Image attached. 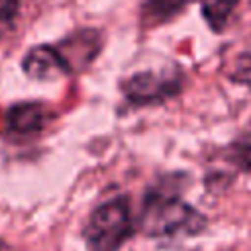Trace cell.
<instances>
[{"mask_svg": "<svg viewBox=\"0 0 251 251\" xmlns=\"http://www.w3.org/2000/svg\"><path fill=\"white\" fill-rule=\"evenodd\" d=\"M131 233L133 222L126 196L100 204L90 214L84 227V239L90 251H120Z\"/></svg>", "mask_w": 251, "mask_h": 251, "instance_id": "7a4b0ae2", "label": "cell"}, {"mask_svg": "<svg viewBox=\"0 0 251 251\" xmlns=\"http://www.w3.org/2000/svg\"><path fill=\"white\" fill-rule=\"evenodd\" d=\"M184 73L180 67L173 65L159 71H141L129 76L122 84V92L129 104L147 106V104H161L182 90Z\"/></svg>", "mask_w": 251, "mask_h": 251, "instance_id": "3957f363", "label": "cell"}, {"mask_svg": "<svg viewBox=\"0 0 251 251\" xmlns=\"http://www.w3.org/2000/svg\"><path fill=\"white\" fill-rule=\"evenodd\" d=\"M100 49V35L94 29H80L57 45V51L69 73L84 69Z\"/></svg>", "mask_w": 251, "mask_h": 251, "instance_id": "5b68a950", "label": "cell"}, {"mask_svg": "<svg viewBox=\"0 0 251 251\" xmlns=\"http://www.w3.org/2000/svg\"><path fill=\"white\" fill-rule=\"evenodd\" d=\"M200 4H202V16L210 25V29L222 31L231 12L239 4V0H200Z\"/></svg>", "mask_w": 251, "mask_h": 251, "instance_id": "ba28073f", "label": "cell"}, {"mask_svg": "<svg viewBox=\"0 0 251 251\" xmlns=\"http://www.w3.org/2000/svg\"><path fill=\"white\" fill-rule=\"evenodd\" d=\"M190 0H145L141 6V22L145 25H161L178 16Z\"/></svg>", "mask_w": 251, "mask_h": 251, "instance_id": "52a82bcc", "label": "cell"}, {"mask_svg": "<svg viewBox=\"0 0 251 251\" xmlns=\"http://www.w3.org/2000/svg\"><path fill=\"white\" fill-rule=\"evenodd\" d=\"M20 8V0H0V27H6L14 22Z\"/></svg>", "mask_w": 251, "mask_h": 251, "instance_id": "30bf717a", "label": "cell"}, {"mask_svg": "<svg viewBox=\"0 0 251 251\" xmlns=\"http://www.w3.org/2000/svg\"><path fill=\"white\" fill-rule=\"evenodd\" d=\"M51 120L47 106L39 102H22L14 104L6 112V131L12 137H31L45 129Z\"/></svg>", "mask_w": 251, "mask_h": 251, "instance_id": "277c9868", "label": "cell"}, {"mask_svg": "<svg viewBox=\"0 0 251 251\" xmlns=\"http://www.w3.org/2000/svg\"><path fill=\"white\" fill-rule=\"evenodd\" d=\"M237 69H239V73H251V41H249V47L239 55Z\"/></svg>", "mask_w": 251, "mask_h": 251, "instance_id": "8fae6325", "label": "cell"}, {"mask_svg": "<svg viewBox=\"0 0 251 251\" xmlns=\"http://www.w3.org/2000/svg\"><path fill=\"white\" fill-rule=\"evenodd\" d=\"M0 251H10V247H8V243H4L2 239H0Z\"/></svg>", "mask_w": 251, "mask_h": 251, "instance_id": "7c38bea8", "label": "cell"}, {"mask_svg": "<svg viewBox=\"0 0 251 251\" xmlns=\"http://www.w3.org/2000/svg\"><path fill=\"white\" fill-rule=\"evenodd\" d=\"M24 71L31 78H39V80L55 78L59 75L69 73L61 55H59V51H57V47H53V45L33 47L24 59Z\"/></svg>", "mask_w": 251, "mask_h": 251, "instance_id": "8992f818", "label": "cell"}, {"mask_svg": "<svg viewBox=\"0 0 251 251\" xmlns=\"http://www.w3.org/2000/svg\"><path fill=\"white\" fill-rule=\"evenodd\" d=\"M139 227L149 237L196 235L206 227V218L184 202L178 192L157 186L143 198Z\"/></svg>", "mask_w": 251, "mask_h": 251, "instance_id": "6da1fadb", "label": "cell"}, {"mask_svg": "<svg viewBox=\"0 0 251 251\" xmlns=\"http://www.w3.org/2000/svg\"><path fill=\"white\" fill-rule=\"evenodd\" d=\"M227 157L229 161L241 169V171H251V124L249 127L227 147Z\"/></svg>", "mask_w": 251, "mask_h": 251, "instance_id": "9c48e42d", "label": "cell"}]
</instances>
